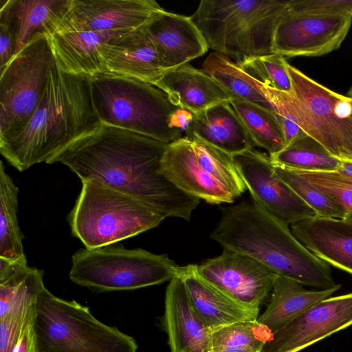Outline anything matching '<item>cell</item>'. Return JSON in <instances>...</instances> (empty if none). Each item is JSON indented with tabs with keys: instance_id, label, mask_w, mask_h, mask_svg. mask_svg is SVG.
Masks as SVG:
<instances>
[{
	"instance_id": "1",
	"label": "cell",
	"mask_w": 352,
	"mask_h": 352,
	"mask_svg": "<svg viewBox=\"0 0 352 352\" xmlns=\"http://www.w3.org/2000/svg\"><path fill=\"white\" fill-rule=\"evenodd\" d=\"M168 144L101 123L65 146L48 164L61 163L81 181L101 182L145 202L166 217L189 221L200 199L177 188L161 173Z\"/></svg>"
},
{
	"instance_id": "2",
	"label": "cell",
	"mask_w": 352,
	"mask_h": 352,
	"mask_svg": "<svg viewBox=\"0 0 352 352\" xmlns=\"http://www.w3.org/2000/svg\"><path fill=\"white\" fill-rule=\"evenodd\" d=\"M91 94V76L63 72L55 59L44 96L25 126L0 141V153L24 171L47 164L71 142L101 124Z\"/></svg>"
},
{
	"instance_id": "3",
	"label": "cell",
	"mask_w": 352,
	"mask_h": 352,
	"mask_svg": "<svg viewBox=\"0 0 352 352\" xmlns=\"http://www.w3.org/2000/svg\"><path fill=\"white\" fill-rule=\"evenodd\" d=\"M210 237L223 248L248 254L279 276L320 289L336 287L329 265L253 200L224 208Z\"/></svg>"
},
{
	"instance_id": "4",
	"label": "cell",
	"mask_w": 352,
	"mask_h": 352,
	"mask_svg": "<svg viewBox=\"0 0 352 352\" xmlns=\"http://www.w3.org/2000/svg\"><path fill=\"white\" fill-rule=\"evenodd\" d=\"M91 84L102 123L168 144L184 137L183 109L154 84L109 72L91 76Z\"/></svg>"
},
{
	"instance_id": "5",
	"label": "cell",
	"mask_w": 352,
	"mask_h": 352,
	"mask_svg": "<svg viewBox=\"0 0 352 352\" xmlns=\"http://www.w3.org/2000/svg\"><path fill=\"white\" fill-rule=\"evenodd\" d=\"M288 1L202 0L190 16L208 48L240 63L273 53L276 27Z\"/></svg>"
},
{
	"instance_id": "6",
	"label": "cell",
	"mask_w": 352,
	"mask_h": 352,
	"mask_svg": "<svg viewBox=\"0 0 352 352\" xmlns=\"http://www.w3.org/2000/svg\"><path fill=\"white\" fill-rule=\"evenodd\" d=\"M82 188L68 216L87 249L113 245L159 226L166 217L145 202L95 180Z\"/></svg>"
},
{
	"instance_id": "7",
	"label": "cell",
	"mask_w": 352,
	"mask_h": 352,
	"mask_svg": "<svg viewBox=\"0 0 352 352\" xmlns=\"http://www.w3.org/2000/svg\"><path fill=\"white\" fill-rule=\"evenodd\" d=\"M36 352H136L135 339L98 320L89 307L44 287L33 323Z\"/></svg>"
},
{
	"instance_id": "8",
	"label": "cell",
	"mask_w": 352,
	"mask_h": 352,
	"mask_svg": "<svg viewBox=\"0 0 352 352\" xmlns=\"http://www.w3.org/2000/svg\"><path fill=\"white\" fill-rule=\"evenodd\" d=\"M179 269L166 254L111 245L76 251L69 278L100 292L133 290L170 281Z\"/></svg>"
},
{
	"instance_id": "9",
	"label": "cell",
	"mask_w": 352,
	"mask_h": 352,
	"mask_svg": "<svg viewBox=\"0 0 352 352\" xmlns=\"http://www.w3.org/2000/svg\"><path fill=\"white\" fill-rule=\"evenodd\" d=\"M292 94L278 91L280 103L305 133L333 156L352 162V98L335 92L288 64Z\"/></svg>"
},
{
	"instance_id": "10",
	"label": "cell",
	"mask_w": 352,
	"mask_h": 352,
	"mask_svg": "<svg viewBox=\"0 0 352 352\" xmlns=\"http://www.w3.org/2000/svg\"><path fill=\"white\" fill-rule=\"evenodd\" d=\"M54 61L49 36L37 37L1 71L0 141L22 130L40 104Z\"/></svg>"
},
{
	"instance_id": "11",
	"label": "cell",
	"mask_w": 352,
	"mask_h": 352,
	"mask_svg": "<svg viewBox=\"0 0 352 352\" xmlns=\"http://www.w3.org/2000/svg\"><path fill=\"white\" fill-rule=\"evenodd\" d=\"M197 270L204 279L232 299L256 309L272 292L279 276L253 257L226 248L197 265Z\"/></svg>"
},
{
	"instance_id": "12",
	"label": "cell",
	"mask_w": 352,
	"mask_h": 352,
	"mask_svg": "<svg viewBox=\"0 0 352 352\" xmlns=\"http://www.w3.org/2000/svg\"><path fill=\"white\" fill-rule=\"evenodd\" d=\"M233 156L236 169L252 200L287 224L317 217L274 172L270 157L253 148Z\"/></svg>"
},
{
	"instance_id": "13",
	"label": "cell",
	"mask_w": 352,
	"mask_h": 352,
	"mask_svg": "<svg viewBox=\"0 0 352 352\" xmlns=\"http://www.w3.org/2000/svg\"><path fill=\"white\" fill-rule=\"evenodd\" d=\"M352 17L299 14L288 10L278 23L273 53L287 57L320 56L338 50Z\"/></svg>"
},
{
	"instance_id": "14",
	"label": "cell",
	"mask_w": 352,
	"mask_h": 352,
	"mask_svg": "<svg viewBox=\"0 0 352 352\" xmlns=\"http://www.w3.org/2000/svg\"><path fill=\"white\" fill-rule=\"evenodd\" d=\"M352 325V293L324 299L273 333L261 352H298Z\"/></svg>"
},
{
	"instance_id": "15",
	"label": "cell",
	"mask_w": 352,
	"mask_h": 352,
	"mask_svg": "<svg viewBox=\"0 0 352 352\" xmlns=\"http://www.w3.org/2000/svg\"><path fill=\"white\" fill-rule=\"evenodd\" d=\"M162 8L153 0H71L56 32L133 30Z\"/></svg>"
},
{
	"instance_id": "16",
	"label": "cell",
	"mask_w": 352,
	"mask_h": 352,
	"mask_svg": "<svg viewBox=\"0 0 352 352\" xmlns=\"http://www.w3.org/2000/svg\"><path fill=\"white\" fill-rule=\"evenodd\" d=\"M146 29L165 72L187 64L209 49L190 16L162 8L153 13L146 23Z\"/></svg>"
},
{
	"instance_id": "17",
	"label": "cell",
	"mask_w": 352,
	"mask_h": 352,
	"mask_svg": "<svg viewBox=\"0 0 352 352\" xmlns=\"http://www.w3.org/2000/svg\"><path fill=\"white\" fill-rule=\"evenodd\" d=\"M161 173L187 195L211 204H232L236 197L199 164L191 139L184 136L168 144Z\"/></svg>"
},
{
	"instance_id": "18",
	"label": "cell",
	"mask_w": 352,
	"mask_h": 352,
	"mask_svg": "<svg viewBox=\"0 0 352 352\" xmlns=\"http://www.w3.org/2000/svg\"><path fill=\"white\" fill-rule=\"evenodd\" d=\"M162 319L171 352H212L211 331L194 309L178 276L167 286Z\"/></svg>"
},
{
	"instance_id": "19",
	"label": "cell",
	"mask_w": 352,
	"mask_h": 352,
	"mask_svg": "<svg viewBox=\"0 0 352 352\" xmlns=\"http://www.w3.org/2000/svg\"><path fill=\"white\" fill-rule=\"evenodd\" d=\"M146 23L100 46V55L108 72L154 85L162 77L165 72Z\"/></svg>"
},
{
	"instance_id": "20",
	"label": "cell",
	"mask_w": 352,
	"mask_h": 352,
	"mask_svg": "<svg viewBox=\"0 0 352 352\" xmlns=\"http://www.w3.org/2000/svg\"><path fill=\"white\" fill-rule=\"evenodd\" d=\"M290 227L297 239L315 256L352 275V221L314 217Z\"/></svg>"
},
{
	"instance_id": "21",
	"label": "cell",
	"mask_w": 352,
	"mask_h": 352,
	"mask_svg": "<svg viewBox=\"0 0 352 352\" xmlns=\"http://www.w3.org/2000/svg\"><path fill=\"white\" fill-rule=\"evenodd\" d=\"M70 4L71 0L5 1L0 9V22L13 34L15 55L37 37L56 32Z\"/></svg>"
},
{
	"instance_id": "22",
	"label": "cell",
	"mask_w": 352,
	"mask_h": 352,
	"mask_svg": "<svg viewBox=\"0 0 352 352\" xmlns=\"http://www.w3.org/2000/svg\"><path fill=\"white\" fill-rule=\"evenodd\" d=\"M177 276L184 283L194 309L210 331L258 318L260 309L245 306L211 285L199 274L197 265L179 266Z\"/></svg>"
},
{
	"instance_id": "23",
	"label": "cell",
	"mask_w": 352,
	"mask_h": 352,
	"mask_svg": "<svg viewBox=\"0 0 352 352\" xmlns=\"http://www.w3.org/2000/svg\"><path fill=\"white\" fill-rule=\"evenodd\" d=\"M131 30L58 32L49 37L55 61L60 69L94 76L108 72L100 55V46Z\"/></svg>"
},
{
	"instance_id": "24",
	"label": "cell",
	"mask_w": 352,
	"mask_h": 352,
	"mask_svg": "<svg viewBox=\"0 0 352 352\" xmlns=\"http://www.w3.org/2000/svg\"><path fill=\"white\" fill-rule=\"evenodd\" d=\"M155 85L166 93L176 106L192 114L232 100L209 74L188 63L164 72Z\"/></svg>"
},
{
	"instance_id": "25",
	"label": "cell",
	"mask_w": 352,
	"mask_h": 352,
	"mask_svg": "<svg viewBox=\"0 0 352 352\" xmlns=\"http://www.w3.org/2000/svg\"><path fill=\"white\" fill-rule=\"evenodd\" d=\"M185 132V136L196 137L231 155L255 145L230 102L192 114Z\"/></svg>"
},
{
	"instance_id": "26",
	"label": "cell",
	"mask_w": 352,
	"mask_h": 352,
	"mask_svg": "<svg viewBox=\"0 0 352 352\" xmlns=\"http://www.w3.org/2000/svg\"><path fill=\"white\" fill-rule=\"evenodd\" d=\"M307 290L298 282L278 276L271 292V298L258 321L274 333L318 302L329 298L340 288Z\"/></svg>"
},
{
	"instance_id": "27",
	"label": "cell",
	"mask_w": 352,
	"mask_h": 352,
	"mask_svg": "<svg viewBox=\"0 0 352 352\" xmlns=\"http://www.w3.org/2000/svg\"><path fill=\"white\" fill-rule=\"evenodd\" d=\"M44 287L43 270L29 267L27 260L0 258V318L34 306Z\"/></svg>"
},
{
	"instance_id": "28",
	"label": "cell",
	"mask_w": 352,
	"mask_h": 352,
	"mask_svg": "<svg viewBox=\"0 0 352 352\" xmlns=\"http://www.w3.org/2000/svg\"><path fill=\"white\" fill-rule=\"evenodd\" d=\"M202 70L214 78L232 99L252 103L276 113L261 89V82L245 73L229 57L213 52L202 63Z\"/></svg>"
},
{
	"instance_id": "29",
	"label": "cell",
	"mask_w": 352,
	"mask_h": 352,
	"mask_svg": "<svg viewBox=\"0 0 352 352\" xmlns=\"http://www.w3.org/2000/svg\"><path fill=\"white\" fill-rule=\"evenodd\" d=\"M19 188L0 163V258L26 260L18 218Z\"/></svg>"
},
{
	"instance_id": "30",
	"label": "cell",
	"mask_w": 352,
	"mask_h": 352,
	"mask_svg": "<svg viewBox=\"0 0 352 352\" xmlns=\"http://www.w3.org/2000/svg\"><path fill=\"white\" fill-rule=\"evenodd\" d=\"M269 157L274 166L305 171L335 172L342 164V160L307 134Z\"/></svg>"
},
{
	"instance_id": "31",
	"label": "cell",
	"mask_w": 352,
	"mask_h": 352,
	"mask_svg": "<svg viewBox=\"0 0 352 352\" xmlns=\"http://www.w3.org/2000/svg\"><path fill=\"white\" fill-rule=\"evenodd\" d=\"M254 144L270 155L286 146L284 135L276 113L248 102L232 99L230 101Z\"/></svg>"
},
{
	"instance_id": "32",
	"label": "cell",
	"mask_w": 352,
	"mask_h": 352,
	"mask_svg": "<svg viewBox=\"0 0 352 352\" xmlns=\"http://www.w3.org/2000/svg\"><path fill=\"white\" fill-rule=\"evenodd\" d=\"M257 319L239 321L211 331L212 351L248 349L261 352L273 333Z\"/></svg>"
},
{
	"instance_id": "33",
	"label": "cell",
	"mask_w": 352,
	"mask_h": 352,
	"mask_svg": "<svg viewBox=\"0 0 352 352\" xmlns=\"http://www.w3.org/2000/svg\"><path fill=\"white\" fill-rule=\"evenodd\" d=\"M197 160L201 168L226 187L236 198L246 190L233 156L196 138H190Z\"/></svg>"
},
{
	"instance_id": "34",
	"label": "cell",
	"mask_w": 352,
	"mask_h": 352,
	"mask_svg": "<svg viewBox=\"0 0 352 352\" xmlns=\"http://www.w3.org/2000/svg\"><path fill=\"white\" fill-rule=\"evenodd\" d=\"M275 173L317 214L323 218L344 219L346 211L333 197L313 186L294 170L274 166Z\"/></svg>"
},
{
	"instance_id": "35",
	"label": "cell",
	"mask_w": 352,
	"mask_h": 352,
	"mask_svg": "<svg viewBox=\"0 0 352 352\" xmlns=\"http://www.w3.org/2000/svg\"><path fill=\"white\" fill-rule=\"evenodd\" d=\"M248 75L276 90L292 94V85L287 62L280 54L272 53L236 63Z\"/></svg>"
},
{
	"instance_id": "36",
	"label": "cell",
	"mask_w": 352,
	"mask_h": 352,
	"mask_svg": "<svg viewBox=\"0 0 352 352\" xmlns=\"http://www.w3.org/2000/svg\"><path fill=\"white\" fill-rule=\"evenodd\" d=\"M294 170L313 186L336 199L346 212L352 210V177L342 175L336 171Z\"/></svg>"
},
{
	"instance_id": "37",
	"label": "cell",
	"mask_w": 352,
	"mask_h": 352,
	"mask_svg": "<svg viewBox=\"0 0 352 352\" xmlns=\"http://www.w3.org/2000/svg\"><path fill=\"white\" fill-rule=\"evenodd\" d=\"M288 8L299 14L352 17V0H289Z\"/></svg>"
},
{
	"instance_id": "38",
	"label": "cell",
	"mask_w": 352,
	"mask_h": 352,
	"mask_svg": "<svg viewBox=\"0 0 352 352\" xmlns=\"http://www.w3.org/2000/svg\"><path fill=\"white\" fill-rule=\"evenodd\" d=\"M35 314L36 305L21 314L0 318V352H11L21 333L34 322Z\"/></svg>"
},
{
	"instance_id": "39",
	"label": "cell",
	"mask_w": 352,
	"mask_h": 352,
	"mask_svg": "<svg viewBox=\"0 0 352 352\" xmlns=\"http://www.w3.org/2000/svg\"><path fill=\"white\" fill-rule=\"evenodd\" d=\"M15 55V40L9 27L0 22V71L11 61Z\"/></svg>"
},
{
	"instance_id": "40",
	"label": "cell",
	"mask_w": 352,
	"mask_h": 352,
	"mask_svg": "<svg viewBox=\"0 0 352 352\" xmlns=\"http://www.w3.org/2000/svg\"><path fill=\"white\" fill-rule=\"evenodd\" d=\"M276 116L281 127L287 145L294 140L306 135L296 121L276 114Z\"/></svg>"
},
{
	"instance_id": "41",
	"label": "cell",
	"mask_w": 352,
	"mask_h": 352,
	"mask_svg": "<svg viewBox=\"0 0 352 352\" xmlns=\"http://www.w3.org/2000/svg\"><path fill=\"white\" fill-rule=\"evenodd\" d=\"M33 323L23 330L11 352H36Z\"/></svg>"
},
{
	"instance_id": "42",
	"label": "cell",
	"mask_w": 352,
	"mask_h": 352,
	"mask_svg": "<svg viewBox=\"0 0 352 352\" xmlns=\"http://www.w3.org/2000/svg\"><path fill=\"white\" fill-rule=\"evenodd\" d=\"M336 172L342 175L352 177V162L342 160L340 168Z\"/></svg>"
},
{
	"instance_id": "43",
	"label": "cell",
	"mask_w": 352,
	"mask_h": 352,
	"mask_svg": "<svg viewBox=\"0 0 352 352\" xmlns=\"http://www.w3.org/2000/svg\"><path fill=\"white\" fill-rule=\"evenodd\" d=\"M220 352H255L248 349H228Z\"/></svg>"
},
{
	"instance_id": "44",
	"label": "cell",
	"mask_w": 352,
	"mask_h": 352,
	"mask_svg": "<svg viewBox=\"0 0 352 352\" xmlns=\"http://www.w3.org/2000/svg\"><path fill=\"white\" fill-rule=\"evenodd\" d=\"M344 219L347 220V221H352V210L348 211L346 213V215H345Z\"/></svg>"
},
{
	"instance_id": "45",
	"label": "cell",
	"mask_w": 352,
	"mask_h": 352,
	"mask_svg": "<svg viewBox=\"0 0 352 352\" xmlns=\"http://www.w3.org/2000/svg\"><path fill=\"white\" fill-rule=\"evenodd\" d=\"M347 96L352 98V86L347 92Z\"/></svg>"
}]
</instances>
